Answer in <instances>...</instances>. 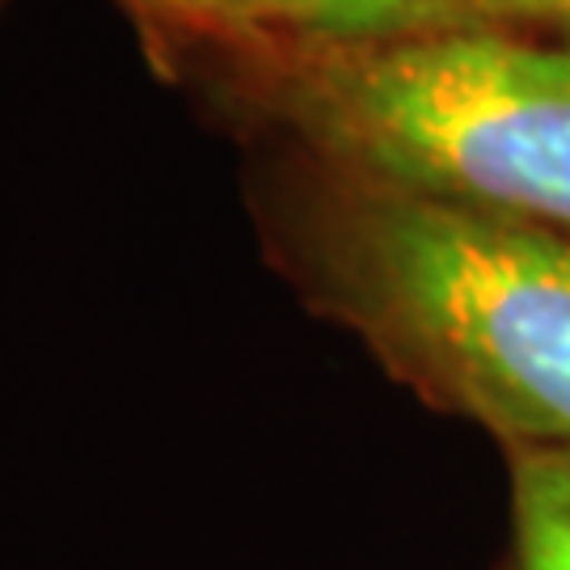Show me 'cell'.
I'll return each instance as SVG.
<instances>
[{"label": "cell", "mask_w": 570, "mask_h": 570, "mask_svg": "<svg viewBox=\"0 0 570 570\" xmlns=\"http://www.w3.org/2000/svg\"><path fill=\"white\" fill-rule=\"evenodd\" d=\"M292 266L428 402L508 449H570V237L326 174Z\"/></svg>", "instance_id": "1"}, {"label": "cell", "mask_w": 570, "mask_h": 570, "mask_svg": "<svg viewBox=\"0 0 570 570\" xmlns=\"http://www.w3.org/2000/svg\"><path fill=\"white\" fill-rule=\"evenodd\" d=\"M249 63L334 178L570 237V47L452 26Z\"/></svg>", "instance_id": "2"}, {"label": "cell", "mask_w": 570, "mask_h": 570, "mask_svg": "<svg viewBox=\"0 0 570 570\" xmlns=\"http://www.w3.org/2000/svg\"><path fill=\"white\" fill-rule=\"evenodd\" d=\"M406 0H183V39L225 42L242 60L419 35Z\"/></svg>", "instance_id": "3"}, {"label": "cell", "mask_w": 570, "mask_h": 570, "mask_svg": "<svg viewBox=\"0 0 570 570\" xmlns=\"http://www.w3.org/2000/svg\"><path fill=\"white\" fill-rule=\"evenodd\" d=\"M508 570H570V449H511Z\"/></svg>", "instance_id": "4"}, {"label": "cell", "mask_w": 570, "mask_h": 570, "mask_svg": "<svg viewBox=\"0 0 570 570\" xmlns=\"http://www.w3.org/2000/svg\"><path fill=\"white\" fill-rule=\"evenodd\" d=\"M423 30H452V26H499L490 18L487 0H406Z\"/></svg>", "instance_id": "5"}, {"label": "cell", "mask_w": 570, "mask_h": 570, "mask_svg": "<svg viewBox=\"0 0 570 570\" xmlns=\"http://www.w3.org/2000/svg\"><path fill=\"white\" fill-rule=\"evenodd\" d=\"M122 4L157 47L169 39H183V0H122Z\"/></svg>", "instance_id": "6"}, {"label": "cell", "mask_w": 570, "mask_h": 570, "mask_svg": "<svg viewBox=\"0 0 570 570\" xmlns=\"http://www.w3.org/2000/svg\"><path fill=\"white\" fill-rule=\"evenodd\" d=\"M490 18L499 21H546L570 35V0H487Z\"/></svg>", "instance_id": "7"}]
</instances>
